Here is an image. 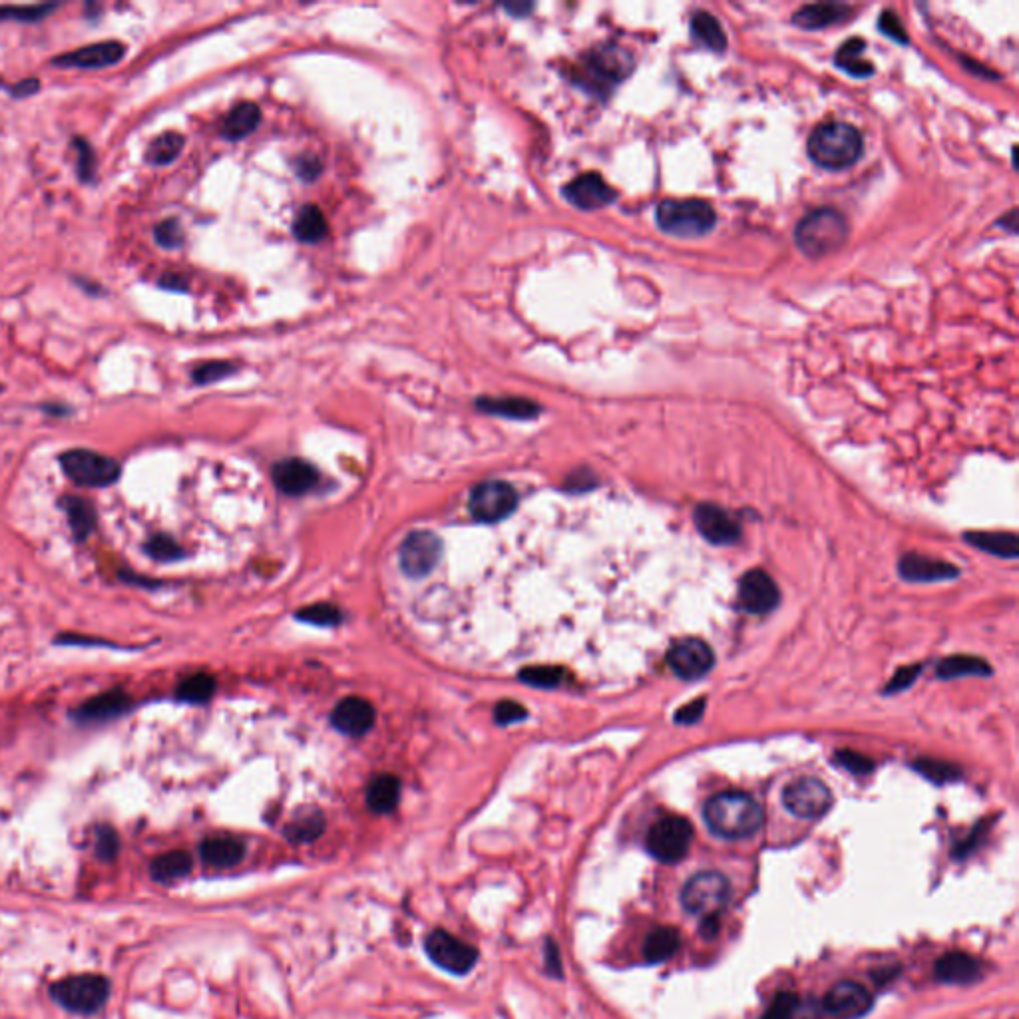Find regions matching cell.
<instances>
[{
	"label": "cell",
	"instance_id": "4316f807",
	"mask_svg": "<svg viewBox=\"0 0 1019 1019\" xmlns=\"http://www.w3.org/2000/svg\"><path fill=\"white\" fill-rule=\"evenodd\" d=\"M864 50L866 42L862 38H850L838 48L834 62L840 70L854 78H868L874 74V66L870 60L864 58Z\"/></svg>",
	"mask_w": 1019,
	"mask_h": 1019
},
{
	"label": "cell",
	"instance_id": "6f0895ef",
	"mask_svg": "<svg viewBox=\"0 0 1019 1019\" xmlns=\"http://www.w3.org/2000/svg\"><path fill=\"white\" fill-rule=\"evenodd\" d=\"M544 958H546V970L550 976H556V978H562V960H560V950L556 946L554 940H548L546 942V950H544Z\"/></svg>",
	"mask_w": 1019,
	"mask_h": 1019
},
{
	"label": "cell",
	"instance_id": "bcb514c9",
	"mask_svg": "<svg viewBox=\"0 0 1019 1019\" xmlns=\"http://www.w3.org/2000/svg\"><path fill=\"white\" fill-rule=\"evenodd\" d=\"M916 769H918L924 777L932 779L934 783H948V781L958 779V769H956V767H952V765H948V763H942V761L922 759V761L916 765Z\"/></svg>",
	"mask_w": 1019,
	"mask_h": 1019
},
{
	"label": "cell",
	"instance_id": "c3c4849f",
	"mask_svg": "<svg viewBox=\"0 0 1019 1019\" xmlns=\"http://www.w3.org/2000/svg\"><path fill=\"white\" fill-rule=\"evenodd\" d=\"M118 848H120V840H118V834L112 826H98L96 830V852L100 858L104 860H114L116 854H118Z\"/></svg>",
	"mask_w": 1019,
	"mask_h": 1019
},
{
	"label": "cell",
	"instance_id": "ba28073f",
	"mask_svg": "<svg viewBox=\"0 0 1019 1019\" xmlns=\"http://www.w3.org/2000/svg\"><path fill=\"white\" fill-rule=\"evenodd\" d=\"M50 994L64 1010L88 1016L104 1006L110 994V984L106 978L96 974L70 976L56 982Z\"/></svg>",
	"mask_w": 1019,
	"mask_h": 1019
},
{
	"label": "cell",
	"instance_id": "83f0119b",
	"mask_svg": "<svg viewBox=\"0 0 1019 1019\" xmlns=\"http://www.w3.org/2000/svg\"><path fill=\"white\" fill-rule=\"evenodd\" d=\"M259 120H261V112H259L257 104L241 102L225 116V120L221 124V134L227 140H241L257 128Z\"/></svg>",
	"mask_w": 1019,
	"mask_h": 1019
},
{
	"label": "cell",
	"instance_id": "5bb4252c",
	"mask_svg": "<svg viewBox=\"0 0 1019 1019\" xmlns=\"http://www.w3.org/2000/svg\"><path fill=\"white\" fill-rule=\"evenodd\" d=\"M440 558V540L432 532H412L401 548V566L408 578L428 576Z\"/></svg>",
	"mask_w": 1019,
	"mask_h": 1019
},
{
	"label": "cell",
	"instance_id": "f546056e",
	"mask_svg": "<svg viewBox=\"0 0 1019 1019\" xmlns=\"http://www.w3.org/2000/svg\"><path fill=\"white\" fill-rule=\"evenodd\" d=\"M691 34L697 42H701L705 48L713 52H723L727 48V34L721 22L707 10L695 12L691 20Z\"/></svg>",
	"mask_w": 1019,
	"mask_h": 1019
},
{
	"label": "cell",
	"instance_id": "5b68a950",
	"mask_svg": "<svg viewBox=\"0 0 1019 1019\" xmlns=\"http://www.w3.org/2000/svg\"><path fill=\"white\" fill-rule=\"evenodd\" d=\"M655 219L661 231L679 239H697L713 231L717 215L703 200H663Z\"/></svg>",
	"mask_w": 1019,
	"mask_h": 1019
},
{
	"label": "cell",
	"instance_id": "e0dca14e",
	"mask_svg": "<svg viewBox=\"0 0 1019 1019\" xmlns=\"http://www.w3.org/2000/svg\"><path fill=\"white\" fill-rule=\"evenodd\" d=\"M779 588L769 574L753 570L739 584V608L751 615H765L779 606Z\"/></svg>",
	"mask_w": 1019,
	"mask_h": 1019
},
{
	"label": "cell",
	"instance_id": "680465c9",
	"mask_svg": "<svg viewBox=\"0 0 1019 1019\" xmlns=\"http://www.w3.org/2000/svg\"><path fill=\"white\" fill-rule=\"evenodd\" d=\"M38 90H40V82H38V78H24V80H20L18 84H14V86H10V88H8V92H10V96H12V98H28V96L36 94Z\"/></svg>",
	"mask_w": 1019,
	"mask_h": 1019
},
{
	"label": "cell",
	"instance_id": "2e32d148",
	"mask_svg": "<svg viewBox=\"0 0 1019 1019\" xmlns=\"http://www.w3.org/2000/svg\"><path fill=\"white\" fill-rule=\"evenodd\" d=\"M822 1010L832 1018L858 1019L872 1010V996L856 982L836 984L822 1000Z\"/></svg>",
	"mask_w": 1019,
	"mask_h": 1019
},
{
	"label": "cell",
	"instance_id": "f907efd6",
	"mask_svg": "<svg viewBox=\"0 0 1019 1019\" xmlns=\"http://www.w3.org/2000/svg\"><path fill=\"white\" fill-rule=\"evenodd\" d=\"M880 30L888 38H892V40H896L900 44H908V34H906V30H904V26H902V22H900L896 12H890V10L882 12V16H880Z\"/></svg>",
	"mask_w": 1019,
	"mask_h": 1019
},
{
	"label": "cell",
	"instance_id": "1f68e13d",
	"mask_svg": "<svg viewBox=\"0 0 1019 1019\" xmlns=\"http://www.w3.org/2000/svg\"><path fill=\"white\" fill-rule=\"evenodd\" d=\"M818 1018V1012H816L815 1002H807L803 1000L801 996L793 994V992H783L779 994L771 1008L765 1012V1016L761 1019H816Z\"/></svg>",
	"mask_w": 1019,
	"mask_h": 1019
},
{
	"label": "cell",
	"instance_id": "60d3db41",
	"mask_svg": "<svg viewBox=\"0 0 1019 1019\" xmlns=\"http://www.w3.org/2000/svg\"><path fill=\"white\" fill-rule=\"evenodd\" d=\"M60 4H26V6H0V22H38L46 18Z\"/></svg>",
	"mask_w": 1019,
	"mask_h": 1019
},
{
	"label": "cell",
	"instance_id": "9f6ffc18",
	"mask_svg": "<svg viewBox=\"0 0 1019 1019\" xmlns=\"http://www.w3.org/2000/svg\"><path fill=\"white\" fill-rule=\"evenodd\" d=\"M526 713L524 709L518 705V703H512V701H504L496 707V721L506 725V723H512V721H518L522 719Z\"/></svg>",
	"mask_w": 1019,
	"mask_h": 1019
},
{
	"label": "cell",
	"instance_id": "b9f144b4",
	"mask_svg": "<svg viewBox=\"0 0 1019 1019\" xmlns=\"http://www.w3.org/2000/svg\"><path fill=\"white\" fill-rule=\"evenodd\" d=\"M215 689V681L209 675H192L178 687V699L186 703H204Z\"/></svg>",
	"mask_w": 1019,
	"mask_h": 1019
},
{
	"label": "cell",
	"instance_id": "7a4b0ae2",
	"mask_svg": "<svg viewBox=\"0 0 1019 1019\" xmlns=\"http://www.w3.org/2000/svg\"><path fill=\"white\" fill-rule=\"evenodd\" d=\"M862 152V134L846 122H824L809 138V156L824 170H846L860 160Z\"/></svg>",
	"mask_w": 1019,
	"mask_h": 1019
},
{
	"label": "cell",
	"instance_id": "836d02e7",
	"mask_svg": "<svg viewBox=\"0 0 1019 1019\" xmlns=\"http://www.w3.org/2000/svg\"><path fill=\"white\" fill-rule=\"evenodd\" d=\"M966 540L970 544H974L976 548L984 550V552H990L994 556H1000V558H1018L1019 554V542L1016 534H1008V532H968L966 534Z\"/></svg>",
	"mask_w": 1019,
	"mask_h": 1019
},
{
	"label": "cell",
	"instance_id": "f6af8a7d",
	"mask_svg": "<svg viewBox=\"0 0 1019 1019\" xmlns=\"http://www.w3.org/2000/svg\"><path fill=\"white\" fill-rule=\"evenodd\" d=\"M146 552L160 560V562H172V560H178L184 556L182 548L168 536H156L152 538L148 544H146Z\"/></svg>",
	"mask_w": 1019,
	"mask_h": 1019
},
{
	"label": "cell",
	"instance_id": "7c38bea8",
	"mask_svg": "<svg viewBox=\"0 0 1019 1019\" xmlns=\"http://www.w3.org/2000/svg\"><path fill=\"white\" fill-rule=\"evenodd\" d=\"M783 805L791 815L805 820H815L828 813L832 805V795L822 781L813 777H803L785 789Z\"/></svg>",
	"mask_w": 1019,
	"mask_h": 1019
},
{
	"label": "cell",
	"instance_id": "816d5d0a",
	"mask_svg": "<svg viewBox=\"0 0 1019 1019\" xmlns=\"http://www.w3.org/2000/svg\"><path fill=\"white\" fill-rule=\"evenodd\" d=\"M299 617L309 621V623H317V625H335L339 621V612L331 606H313L309 610H303L299 612Z\"/></svg>",
	"mask_w": 1019,
	"mask_h": 1019
},
{
	"label": "cell",
	"instance_id": "db71d44e",
	"mask_svg": "<svg viewBox=\"0 0 1019 1019\" xmlns=\"http://www.w3.org/2000/svg\"><path fill=\"white\" fill-rule=\"evenodd\" d=\"M920 669H922L920 665H910V667H904V669H900V671H898V673H896V675L892 677L890 685L886 687V693H898V691L906 689L908 685H912V683L916 681V677H918Z\"/></svg>",
	"mask_w": 1019,
	"mask_h": 1019
},
{
	"label": "cell",
	"instance_id": "681fc988",
	"mask_svg": "<svg viewBox=\"0 0 1019 1019\" xmlns=\"http://www.w3.org/2000/svg\"><path fill=\"white\" fill-rule=\"evenodd\" d=\"M834 759L842 769H846L854 775H868L874 769V763L870 759H866L864 755L852 753V751H838Z\"/></svg>",
	"mask_w": 1019,
	"mask_h": 1019
},
{
	"label": "cell",
	"instance_id": "9c48e42d",
	"mask_svg": "<svg viewBox=\"0 0 1019 1019\" xmlns=\"http://www.w3.org/2000/svg\"><path fill=\"white\" fill-rule=\"evenodd\" d=\"M693 842V826L683 816L659 818L645 836L647 852L665 864H675L687 856Z\"/></svg>",
	"mask_w": 1019,
	"mask_h": 1019
},
{
	"label": "cell",
	"instance_id": "f1b7e54d",
	"mask_svg": "<svg viewBox=\"0 0 1019 1019\" xmlns=\"http://www.w3.org/2000/svg\"><path fill=\"white\" fill-rule=\"evenodd\" d=\"M681 946V934L679 930L675 928H667V926H661V928H655L645 944H643V956L649 964H659V962H665L669 960Z\"/></svg>",
	"mask_w": 1019,
	"mask_h": 1019
},
{
	"label": "cell",
	"instance_id": "ffe728a7",
	"mask_svg": "<svg viewBox=\"0 0 1019 1019\" xmlns=\"http://www.w3.org/2000/svg\"><path fill=\"white\" fill-rule=\"evenodd\" d=\"M936 978L950 986H970L984 974L982 962L964 952H950L934 966Z\"/></svg>",
	"mask_w": 1019,
	"mask_h": 1019
},
{
	"label": "cell",
	"instance_id": "9a60e30c",
	"mask_svg": "<svg viewBox=\"0 0 1019 1019\" xmlns=\"http://www.w3.org/2000/svg\"><path fill=\"white\" fill-rule=\"evenodd\" d=\"M126 46L118 40H104L96 44L82 46L78 50L60 54L52 58V66L56 68H82V70H96V68H108L124 60Z\"/></svg>",
	"mask_w": 1019,
	"mask_h": 1019
},
{
	"label": "cell",
	"instance_id": "74e56055",
	"mask_svg": "<svg viewBox=\"0 0 1019 1019\" xmlns=\"http://www.w3.org/2000/svg\"><path fill=\"white\" fill-rule=\"evenodd\" d=\"M295 235L305 243H315L327 235V219L317 205H305L295 219Z\"/></svg>",
	"mask_w": 1019,
	"mask_h": 1019
},
{
	"label": "cell",
	"instance_id": "8d00e7d4",
	"mask_svg": "<svg viewBox=\"0 0 1019 1019\" xmlns=\"http://www.w3.org/2000/svg\"><path fill=\"white\" fill-rule=\"evenodd\" d=\"M992 673V667L980 659V657H970V655H956V657H948L944 659L940 665H938V677L940 679H958V677H968V675H990Z\"/></svg>",
	"mask_w": 1019,
	"mask_h": 1019
},
{
	"label": "cell",
	"instance_id": "d4e9b609",
	"mask_svg": "<svg viewBox=\"0 0 1019 1019\" xmlns=\"http://www.w3.org/2000/svg\"><path fill=\"white\" fill-rule=\"evenodd\" d=\"M202 858L205 864L215 868H231L245 856V842L235 836H211L202 842Z\"/></svg>",
	"mask_w": 1019,
	"mask_h": 1019
},
{
	"label": "cell",
	"instance_id": "603a6c76",
	"mask_svg": "<svg viewBox=\"0 0 1019 1019\" xmlns=\"http://www.w3.org/2000/svg\"><path fill=\"white\" fill-rule=\"evenodd\" d=\"M900 576L908 582H938L956 578L958 570L952 564L940 560H932L920 554H906L900 560Z\"/></svg>",
	"mask_w": 1019,
	"mask_h": 1019
},
{
	"label": "cell",
	"instance_id": "6da1fadb",
	"mask_svg": "<svg viewBox=\"0 0 1019 1019\" xmlns=\"http://www.w3.org/2000/svg\"><path fill=\"white\" fill-rule=\"evenodd\" d=\"M705 822L713 834L725 840L749 838L761 830L765 813L761 805L745 793H721L707 801Z\"/></svg>",
	"mask_w": 1019,
	"mask_h": 1019
},
{
	"label": "cell",
	"instance_id": "ab89813d",
	"mask_svg": "<svg viewBox=\"0 0 1019 1019\" xmlns=\"http://www.w3.org/2000/svg\"><path fill=\"white\" fill-rule=\"evenodd\" d=\"M323 830H325V818L321 813L313 811V813H307V815L299 816L293 822H289L285 828V836L293 842H313L315 838H319L323 834Z\"/></svg>",
	"mask_w": 1019,
	"mask_h": 1019
},
{
	"label": "cell",
	"instance_id": "ac0fdd59",
	"mask_svg": "<svg viewBox=\"0 0 1019 1019\" xmlns=\"http://www.w3.org/2000/svg\"><path fill=\"white\" fill-rule=\"evenodd\" d=\"M695 526L705 540L717 546L735 544L741 538V526L731 514L713 504H701L695 508Z\"/></svg>",
	"mask_w": 1019,
	"mask_h": 1019
},
{
	"label": "cell",
	"instance_id": "4fadbf2b",
	"mask_svg": "<svg viewBox=\"0 0 1019 1019\" xmlns=\"http://www.w3.org/2000/svg\"><path fill=\"white\" fill-rule=\"evenodd\" d=\"M667 663H669L671 671L677 677L687 679V681H695V679L705 677L713 669L715 655H713L711 647L705 641L695 639V637H687V639L677 641L669 649Z\"/></svg>",
	"mask_w": 1019,
	"mask_h": 1019
},
{
	"label": "cell",
	"instance_id": "52a82bcc",
	"mask_svg": "<svg viewBox=\"0 0 1019 1019\" xmlns=\"http://www.w3.org/2000/svg\"><path fill=\"white\" fill-rule=\"evenodd\" d=\"M62 472L80 486L88 488H106L118 482L120 478V464L100 452L86 450V448H74L60 456Z\"/></svg>",
	"mask_w": 1019,
	"mask_h": 1019
},
{
	"label": "cell",
	"instance_id": "ee69618b",
	"mask_svg": "<svg viewBox=\"0 0 1019 1019\" xmlns=\"http://www.w3.org/2000/svg\"><path fill=\"white\" fill-rule=\"evenodd\" d=\"M72 146L78 152V178H80V182L90 184L94 178V168H96L94 150L90 148V144L84 138H74Z\"/></svg>",
	"mask_w": 1019,
	"mask_h": 1019
},
{
	"label": "cell",
	"instance_id": "4dcf8cb0",
	"mask_svg": "<svg viewBox=\"0 0 1019 1019\" xmlns=\"http://www.w3.org/2000/svg\"><path fill=\"white\" fill-rule=\"evenodd\" d=\"M399 799H401V783L397 777H391V775L377 777L371 783L369 793H367V803H369L371 811H375L377 815H387V813L395 811V807L399 805Z\"/></svg>",
	"mask_w": 1019,
	"mask_h": 1019
},
{
	"label": "cell",
	"instance_id": "7bdbcfd3",
	"mask_svg": "<svg viewBox=\"0 0 1019 1019\" xmlns=\"http://www.w3.org/2000/svg\"><path fill=\"white\" fill-rule=\"evenodd\" d=\"M154 237L164 249H178L184 243V229L178 219H166L154 229Z\"/></svg>",
	"mask_w": 1019,
	"mask_h": 1019
},
{
	"label": "cell",
	"instance_id": "3957f363",
	"mask_svg": "<svg viewBox=\"0 0 1019 1019\" xmlns=\"http://www.w3.org/2000/svg\"><path fill=\"white\" fill-rule=\"evenodd\" d=\"M848 237V223L846 217L832 209V207H820L805 215L797 229H795V241L799 249L807 257H824L834 251H838Z\"/></svg>",
	"mask_w": 1019,
	"mask_h": 1019
},
{
	"label": "cell",
	"instance_id": "be15d7a7",
	"mask_svg": "<svg viewBox=\"0 0 1019 1019\" xmlns=\"http://www.w3.org/2000/svg\"><path fill=\"white\" fill-rule=\"evenodd\" d=\"M2 391H4V389H2V385H0V393H2Z\"/></svg>",
	"mask_w": 1019,
	"mask_h": 1019
},
{
	"label": "cell",
	"instance_id": "f35d334b",
	"mask_svg": "<svg viewBox=\"0 0 1019 1019\" xmlns=\"http://www.w3.org/2000/svg\"><path fill=\"white\" fill-rule=\"evenodd\" d=\"M478 407L490 414H500L508 418H534L538 416V405L526 399H482L478 401Z\"/></svg>",
	"mask_w": 1019,
	"mask_h": 1019
},
{
	"label": "cell",
	"instance_id": "484cf974",
	"mask_svg": "<svg viewBox=\"0 0 1019 1019\" xmlns=\"http://www.w3.org/2000/svg\"><path fill=\"white\" fill-rule=\"evenodd\" d=\"M850 14V8L840 2H820V4H807L801 10L795 12L793 22L805 30H818L832 26L840 20H844Z\"/></svg>",
	"mask_w": 1019,
	"mask_h": 1019
},
{
	"label": "cell",
	"instance_id": "44dd1931",
	"mask_svg": "<svg viewBox=\"0 0 1019 1019\" xmlns=\"http://www.w3.org/2000/svg\"><path fill=\"white\" fill-rule=\"evenodd\" d=\"M333 725L345 735L359 737L365 735L375 723V709L369 701L361 697H347L333 711Z\"/></svg>",
	"mask_w": 1019,
	"mask_h": 1019
},
{
	"label": "cell",
	"instance_id": "d590c367",
	"mask_svg": "<svg viewBox=\"0 0 1019 1019\" xmlns=\"http://www.w3.org/2000/svg\"><path fill=\"white\" fill-rule=\"evenodd\" d=\"M184 136L178 132H166L158 136L146 150V162L150 166H168L178 160L184 150Z\"/></svg>",
	"mask_w": 1019,
	"mask_h": 1019
},
{
	"label": "cell",
	"instance_id": "94428289",
	"mask_svg": "<svg viewBox=\"0 0 1019 1019\" xmlns=\"http://www.w3.org/2000/svg\"><path fill=\"white\" fill-rule=\"evenodd\" d=\"M160 285H162L164 289H172V291H184V289L188 287L186 279H184V277H180V275H174V273L164 275V277H162V281H160Z\"/></svg>",
	"mask_w": 1019,
	"mask_h": 1019
},
{
	"label": "cell",
	"instance_id": "8992f818",
	"mask_svg": "<svg viewBox=\"0 0 1019 1019\" xmlns=\"http://www.w3.org/2000/svg\"><path fill=\"white\" fill-rule=\"evenodd\" d=\"M731 884L727 876L705 870L691 876L681 890V906L693 916H717L729 902Z\"/></svg>",
	"mask_w": 1019,
	"mask_h": 1019
},
{
	"label": "cell",
	"instance_id": "6125c7cd",
	"mask_svg": "<svg viewBox=\"0 0 1019 1019\" xmlns=\"http://www.w3.org/2000/svg\"><path fill=\"white\" fill-rule=\"evenodd\" d=\"M699 932H701L705 938H713V936H717V932H719V918H717V916H707V918H703V924H701Z\"/></svg>",
	"mask_w": 1019,
	"mask_h": 1019
},
{
	"label": "cell",
	"instance_id": "f5cc1de1",
	"mask_svg": "<svg viewBox=\"0 0 1019 1019\" xmlns=\"http://www.w3.org/2000/svg\"><path fill=\"white\" fill-rule=\"evenodd\" d=\"M526 679L536 683V685H556L562 677V671L558 667H550V665H540V667H532L530 671H526Z\"/></svg>",
	"mask_w": 1019,
	"mask_h": 1019
},
{
	"label": "cell",
	"instance_id": "e575fe53",
	"mask_svg": "<svg viewBox=\"0 0 1019 1019\" xmlns=\"http://www.w3.org/2000/svg\"><path fill=\"white\" fill-rule=\"evenodd\" d=\"M62 502H64L62 506L68 514V522H70L74 536L78 540H86L96 524V512H94L92 504L88 500H82L76 496H68Z\"/></svg>",
	"mask_w": 1019,
	"mask_h": 1019
},
{
	"label": "cell",
	"instance_id": "d6a6232c",
	"mask_svg": "<svg viewBox=\"0 0 1019 1019\" xmlns=\"http://www.w3.org/2000/svg\"><path fill=\"white\" fill-rule=\"evenodd\" d=\"M192 866H194V862H192V856L188 852H184V850H170L166 854H160L152 862L150 874L158 882H172V880L188 876Z\"/></svg>",
	"mask_w": 1019,
	"mask_h": 1019
},
{
	"label": "cell",
	"instance_id": "277c9868",
	"mask_svg": "<svg viewBox=\"0 0 1019 1019\" xmlns=\"http://www.w3.org/2000/svg\"><path fill=\"white\" fill-rule=\"evenodd\" d=\"M631 70L633 60L625 50L617 46L596 48L578 64L576 82L598 96H608Z\"/></svg>",
	"mask_w": 1019,
	"mask_h": 1019
},
{
	"label": "cell",
	"instance_id": "d6986e66",
	"mask_svg": "<svg viewBox=\"0 0 1019 1019\" xmlns=\"http://www.w3.org/2000/svg\"><path fill=\"white\" fill-rule=\"evenodd\" d=\"M566 200L580 209L594 211L600 207L613 204L617 200V192L600 176V174H584L572 180L564 188Z\"/></svg>",
	"mask_w": 1019,
	"mask_h": 1019
},
{
	"label": "cell",
	"instance_id": "7dc6e473",
	"mask_svg": "<svg viewBox=\"0 0 1019 1019\" xmlns=\"http://www.w3.org/2000/svg\"><path fill=\"white\" fill-rule=\"evenodd\" d=\"M235 371V367L231 363H225V361H211V363H204L200 365L196 371H194V381L196 385H209V383H215L227 375H231Z\"/></svg>",
	"mask_w": 1019,
	"mask_h": 1019
},
{
	"label": "cell",
	"instance_id": "11a10c76",
	"mask_svg": "<svg viewBox=\"0 0 1019 1019\" xmlns=\"http://www.w3.org/2000/svg\"><path fill=\"white\" fill-rule=\"evenodd\" d=\"M703 711H705V699H697V701L681 707L679 713L675 715V721L681 725H693L703 717Z\"/></svg>",
	"mask_w": 1019,
	"mask_h": 1019
},
{
	"label": "cell",
	"instance_id": "91938a15",
	"mask_svg": "<svg viewBox=\"0 0 1019 1019\" xmlns=\"http://www.w3.org/2000/svg\"><path fill=\"white\" fill-rule=\"evenodd\" d=\"M297 170H299V174H301L303 178L313 180V178H317V174L321 172V164H319V160H317V158H313V156H311V158H303V160H299Z\"/></svg>",
	"mask_w": 1019,
	"mask_h": 1019
},
{
	"label": "cell",
	"instance_id": "cb8c5ba5",
	"mask_svg": "<svg viewBox=\"0 0 1019 1019\" xmlns=\"http://www.w3.org/2000/svg\"><path fill=\"white\" fill-rule=\"evenodd\" d=\"M275 482L285 494H303L317 482V470L303 460H285L275 466Z\"/></svg>",
	"mask_w": 1019,
	"mask_h": 1019
},
{
	"label": "cell",
	"instance_id": "7402d4cb",
	"mask_svg": "<svg viewBox=\"0 0 1019 1019\" xmlns=\"http://www.w3.org/2000/svg\"><path fill=\"white\" fill-rule=\"evenodd\" d=\"M130 705H132V701L124 691H106L102 695L88 699L84 705H80L76 709L74 717L80 723L110 721V719L124 715L130 709Z\"/></svg>",
	"mask_w": 1019,
	"mask_h": 1019
},
{
	"label": "cell",
	"instance_id": "8fae6325",
	"mask_svg": "<svg viewBox=\"0 0 1019 1019\" xmlns=\"http://www.w3.org/2000/svg\"><path fill=\"white\" fill-rule=\"evenodd\" d=\"M424 950L436 966L456 976L468 974L478 962V950L472 944H466L464 940L440 928L426 936Z\"/></svg>",
	"mask_w": 1019,
	"mask_h": 1019
},
{
	"label": "cell",
	"instance_id": "30bf717a",
	"mask_svg": "<svg viewBox=\"0 0 1019 1019\" xmlns=\"http://www.w3.org/2000/svg\"><path fill=\"white\" fill-rule=\"evenodd\" d=\"M468 508L476 522L496 524L516 512L518 494L506 482H484L470 492Z\"/></svg>",
	"mask_w": 1019,
	"mask_h": 1019
}]
</instances>
